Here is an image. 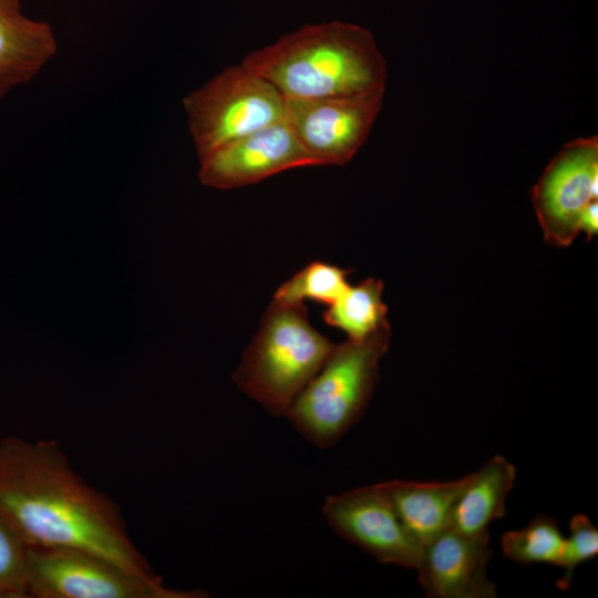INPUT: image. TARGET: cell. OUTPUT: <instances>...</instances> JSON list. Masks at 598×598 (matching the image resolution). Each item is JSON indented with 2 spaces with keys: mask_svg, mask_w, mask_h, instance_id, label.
Instances as JSON below:
<instances>
[{
  "mask_svg": "<svg viewBox=\"0 0 598 598\" xmlns=\"http://www.w3.org/2000/svg\"><path fill=\"white\" fill-rule=\"evenodd\" d=\"M199 162L200 183L217 189L248 186L291 168L321 166L286 120L233 141Z\"/></svg>",
  "mask_w": 598,
  "mask_h": 598,
  "instance_id": "10",
  "label": "cell"
},
{
  "mask_svg": "<svg viewBox=\"0 0 598 598\" xmlns=\"http://www.w3.org/2000/svg\"><path fill=\"white\" fill-rule=\"evenodd\" d=\"M464 476L446 482L393 480L378 486L408 533L422 547L451 527L453 508Z\"/></svg>",
  "mask_w": 598,
  "mask_h": 598,
  "instance_id": "13",
  "label": "cell"
},
{
  "mask_svg": "<svg viewBox=\"0 0 598 598\" xmlns=\"http://www.w3.org/2000/svg\"><path fill=\"white\" fill-rule=\"evenodd\" d=\"M334 346L312 327L303 303L272 300L233 374L234 382L272 416H286Z\"/></svg>",
  "mask_w": 598,
  "mask_h": 598,
  "instance_id": "3",
  "label": "cell"
},
{
  "mask_svg": "<svg viewBox=\"0 0 598 598\" xmlns=\"http://www.w3.org/2000/svg\"><path fill=\"white\" fill-rule=\"evenodd\" d=\"M56 51L49 23L28 18L19 0H0V99L33 80Z\"/></svg>",
  "mask_w": 598,
  "mask_h": 598,
  "instance_id": "12",
  "label": "cell"
},
{
  "mask_svg": "<svg viewBox=\"0 0 598 598\" xmlns=\"http://www.w3.org/2000/svg\"><path fill=\"white\" fill-rule=\"evenodd\" d=\"M349 271L323 261H312L283 282L275 292L274 301L303 303L313 300L328 306L349 287Z\"/></svg>",
  "mask_w": 598,
  "mask_h": 598,
  "instance_id": "17",
  "label": "cell"
},
{
  "mask_svg": "<svg viewBox=\"0 0 598 598\" xmlns=\"http://www.w3.org/2000/svg\"><path fill=\"white\" fill-rule=\"evenodd\" d=\"M579 231L586 233L588 239L598 231V202L592 200L582 210L579 218Z\"/></svg>",
  "mask_w": 598,
  "mask_h": 598,
  "instance_id": "20",
  "label": "cell"
},
{
  "mask_svg": "<svg viewBox=\"0 0 598 598\" xmlns=\"http://www.w3.org/2000/svg\"><path fill=\"white\" fill-rule=\"evenodd\" d=\"M564 538L557 520L540 514L525 527L505 532L501 537V548L507 559L520 565L558 566Z\"/></svg>",
  "mask_w": 598,
  "mask_h": 598,
  "instance_id": "16",
  "label": "cell"
},
{
  "mask_svg": "<svg viewBox=\"0 0 598 598\" xmlns=\"http://www.w3.org/2000/svg\"><path fill=\"white\" fill-rule=\"evenodd\" d=\"M598 555V529L584 514H575L569 522V535L564 538L558 567L563 569L556 586L567 590L576 569Z\"/></svg>",
  "mask_w": 598,
  "mask_h": 598,
  "instance_id": "18",
  "label": "cell"
},
{
  "mask_svg": "<svg viewBox=\"0 0 598 598\" xmlns=\"http://www.w3.org/2000/svg\"><path fill=\"white\" fill-rule=\"evenodd\" d=\"M28 546L0 514V598H28Z\"/></svg>",
  "mask_w": 598,
  "mask_h": 598,
  "instance_id": "19",
  "label": "cell"
},
{
  "mask_svg": "<svg viewBox=\"0 0 598 598\" xmlns=\"http://www.w3.org/2000/svg\"><path fill=\"white\" fill-rule=\"evenodd\" d=\"M384 92L350 96L286 97V122L321 166L346 165L367 141Z\"/></svg>",
  "mask_w": 598,
  "mask_h": 598,
  "instance_id": "7",
  "label": "cell"
},
{
  "mask_svg": "<svg viewBox=\"0 0 598 598\" xmlns=\"http://www.w3.org/2000/svg\"><path fill=\"white\" fill-rule=\"evenodd\" d=\"M598 195V138L567 143L533 187L532 200L545 240L567 247L579 234V218Z\"/></svg>",
  "mask_w": 598,
  "mask_h": 598,
  "instance_id": "8",
  "label": "cell"
},
{
  "mask_svg": "<svg viewBox=\"0 0 598 598\" xmlns=\"http://www.w3.org/2000/svg\"><path fill=\"white\" fill-rule=\"evenodd\" d=\"M382 293L383 282L375 278H368L355 286L349 285L343 293L329 305L323 320L346 332L348 339H363L390 326Z\"/></svg>",
  "mask_w": 598,
  "mask_h": 598,
  "instance_id": "15",
  "label": "cell"
},
{
  "mask_svg": "<svg viewBox=\"0 0 598 598\" xmlns=\"http://www.w3.org/2000/svg\"><path fill=\"white\" fill-rule=\"evenodd\" d=\"M243 64L286 97L384 92L388 78L386 62L373 34L337 20L305 24L249 53Z\"/></svg>",
  "mask_w": 598,
  "mask_h": 598,
  "instance_id": "2",
  "label": "cell"
},
{
  "mask_svg": "<svg viewBox=\"0 0 598 598\" xmlns=\"http://www.w3.org/2000/svg\"><path fill=\"white\" fill-rule=\"evenodd\" d=\"M0 514L28 547L80 548L161 579L130 537L118 505L72 468L55 441H0Z\"/></svg>",
  "mask_w": 598,
  "mask_h": 598,
  "instance_id": "1",
  "label": "cell"
},
{
  "mask_svg": "<svg viewBox=\"0 0 598 598\" xmlns=\"http://www.w3.org/2000/svg\"><path fill=\"white\" fill-rule=\"evenodd\" d=\"M493 556L488 533L468 535L452 527L422 547L417 578L431 598H494L487 569Z\"/></svg>",
  "mask_w": 598,
  "mask_h": 598,
  "instance_id": "11",
  "label": "cell"
},
{
  "mask_svg": "<svg viewBox=\"0 0 598 598\" xmlns=\"http://www.w3.org/2000/svg\"><path fill=\"white\" fill-rule=\"evenodd\" d=\"M183 106L199 159L286 118L283 94L243 63L227 66L189 92Z\"/></svg>",
  "mask_w": 598,
  "mask_h": 598,
  "instance_id": "5",
  "label": "cell"
},
{
  "mask_svg": "<svg viewBox=\"0 0 598 598\" xmlns=\"http://www.w3.org/2000/svg\"><path fill=\"white\" fill-rule=\"evenodd\" d=\"M28 598H200L147 579L96 553L73 547H28Z\"/></svg>",
  "mask_w": 598,
  "mask_h": 598,
  "instance_id": "6",
  "label": "cell"
},
{
  "mask_svg": "<svg viewBox=\"0 0 598 598\" xmlns=\"http://www.w3.org/2000/svg\"><path fill=\"white\" fill-rule=\"evenodd\" d=\"M322 514L336 534L378 561L409 569L419 566L422 546L408 533L378 484L328 496Z\"/></svg>",
  "mask_w": 598,
  "mask_h": 598,
  "instance_id": "9",
  "label": "cell"
},
{
  "mask_svg": "<svg viewBox=\"0 0 598 598\" xmlns=\"http://www.w3.org/2000/svg\"><path fill=\"white\" fill-rule=\"evenodd\" d=\"M390 326L336 344L326 363L293 401L286 417L319 448L336 444L363 415L379 379Z\"/></svg>",
  "mask_w": 598,
  "mask_h": 598,
  "instance_id": "4",
  "label": "cell"
},
{
  "mask_svg": "<svg viewBox=\"0 0 598 598\" xmlns=\"http://www.w3.org/2000/svg\"><path fill=\"white\" fill-rule=\"evenodd\" d=\"M516 467L495 455L477 471L464 476L451 527L468 535L488 533L489 524L506 514V499L514 487Z\"/></svg>",
  "mask_w": 598,
  "mask_h": 598,
  "instance_id": "14",
  "label": "cell"
}]
</instances>
